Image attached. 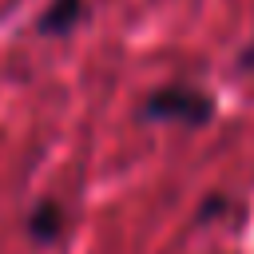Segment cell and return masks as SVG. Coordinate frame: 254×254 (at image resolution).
Wrapping results in <instances>:
<instances>
[{
  "instance_id": "obj_1",
  "label": "cell",
  "mask_w": 254,
  "mask_h": 254,
  "mask_svg": "<svg viewBox=\"0 0 254 254\" xmlns=\"http://www.w3.org/2000/svg\"><path fill=\"white\" fill-rule=\"evenodd\" d=\"M143 115H147V119H171V123L202 127V123L214 115V103H210V95H206V91H198V87L171 83V87H159V91H151V95H147Z\"/></svg>"
},
{
  "instance_id": "obj_2",
  "label": "cell",
  "mask_w": 254,
  "mask_h": 254,
  "mask_svg": "<svg viewBox=\"0 0 254 254\" xmlns=\"http://www.w3.org/2000/svg\"><path fill=\"white\" fill-rule=\"evenodd\" d=\"M83 12H87L83 0H52L48 12L40 16V32L44 36H64V32H71L83 20Z\"/></svg>"
},
{
  "instance_id": "obj_3",
  "label": "cell",
  "mask_w": 254,
  "mask_h": 254,
  "mask_svg": "<svg viewBox=\"0 0 254 254\" xmlns=\"http://www.w3.org/2000/svg\"><path fill=\"white\" fill-rule=\"evenodd\" d=\"M60 230V206L56 202H40L36 214H32V234L36 238H56Z\"/></svg>"
}]
</instances>
